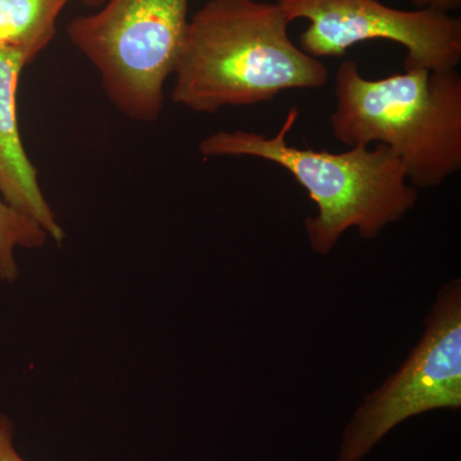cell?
Instances as JSON below:
<instances>
[{"label":"cell","instance_id":"6da1fadb","mask_svg":"<svg viewBox=\"0 0 461 461\" xmlns=\"http://www.w3.org/2000/svg\"><path fill=\"white\" fill-rule=\"evenodd\" d=\"M288 25L276 2L209 0L190 18L172 102L213 114L326 86L329 68L291 41Z\"/></svg>","mask_w":461,"mask_h":461},{"label":"cell","instance_id":"7a4b0ae2","mask_svg":"<svg viewBox=\"0 0 461 461\" xmlns=\"http://www.w3.org/2000/svg\"><path fill=\"white\" fill-rule=\"evenodd\" d=\"M299 109L288 111L276 135L247 130L217 131L199 144L203 157H249L267 160L290 173L317 205L315 217L305 220L312 250L327 256L350 229L360 238H377L415 208L418 190L409 184L399 158L384 145L314 150L287 141Z\"/></svg>","mask_w":461,"mask_h":461},{"label":"cell","instance_id":"3957f363","mask_svg":"<svg viewBox=\"0 0 461 461\" xmlns=\"http://www.w3.org/2000/svg\"><path fill=\"white\" fill-rule=\"evenodd\" d=\"M330 131L345 147L384 145L415 189H433L461 169V76L456 69H403L368 78L339 63Z\"/></svg>","mask_w":461,"mask_h":461},{"label":"cell","instance_id":"277c9868","mask_svg":"<svg viewBox=\"0 0 461 461\" xmlns=\"http://www.w3.org/2000/svg\"><path fill=\"white\" fill-rule=\"evenodd\" d=\"M190 0H107L74 18L67 35L100 76L117 111L135 122H156L165 107L189 29Z\"/></svg>","mask_w":461,"mask_h":461},{"label":"cell","instance_id":"5b68a950","mask_svg":"<svg viewBox=\"0 0 461 461\" xmlns=\"http://www.w3.org/2000/svg\"><path fill=\"white\" fill-rule=\"evenodd\" d=\"M461 408V285L439 291L414 350L364 399L342 433L336 461H363L402 421L437 409Z\"/></svg>","mask_w":461,"mask_h":461},{"label":"cell","instance_id":"8992f818","mask_svg":"<svg viewBox=\"0 0 461 461\" xmlns=\"http://www.w3.org/2000/svg\"><path fill=\"white\" fill-rule=\"evenodd\" d=\"M288 23L309 21L300 48L342 57L360 42L386 41L406 50L403 69L450 71L461 62V20L435 9H397L379 0H276Z\"/></svg>","mask_w":461,"mask_h":461},{"label":"cell","instance_id":"52a82bcc","mask_svg":"<svg viewBox=\"0 0 461 461\" xmlns=\"http://www.w3.org/2000/svg\"><path fill=\"white\" fill-rule=\"evenodd\" d=\"M32 58L0 48V194L9 205L41 224L50 240L62 245L66 232L45 199L38 169L27 156L17 117L21 75Z\"/></svg>","mask_w":461,"mask_h":461},{"label":"cell","instance_id":"ba28073f","mask_svg":"<svg viewBox=\"0 0 461 461\" xmlns=\"http://www.w3.org/2000/svg\"><path fill=\"white\" fill-rule=\"evenodd\" d=\"M71 0H0V48L32 60L53 41L57 21Z\"/></svg>","mask_w":461,"mask_h":461},{"label":"cell","instance_id":"9c48e42d","mask_svg":"<svg viewBox=\"0 0 461 461\" xmlns=\"http://www.w3.org/2000/svg\"><path fill=\"white\" fill-rule=\"evenodd\" d=\"M48 240L41 224L9 205L0 194V280L12 284L20 276L17 249H41Z\"/></svg>","mask_w":461,"mask_h":461},{"label":"cell","instance_id":"30bf717a","mask_svg":"<svg viewBox=\"0 0 461 461\" xmlns=\"http://www.w3.org/2000/svg\"><path fill=\"white\" fill-rule=\"evenodd\" d=\"M0 461H26L14 447V424L0 412Z\"/></svg>","mask_w":461,"mask_h":461},{"label":"cell","instance_id":"8fae6325","mask_svg":"<svg viewBox=\"0 0 461 461\" xmlns=\"http://www.w3.org/2000/svg\"><path fill=\"white\" fill-rule=\"evenodd\" d=\"M411 2L415 8L435 9V11L446 12V14H451V12L461 8V0H411Z\"/></svg>","mask_w":461,"mask_h":461},{"label":"cell","instance_id":"7c38bea8","mask_svg":"<svg viewBox=\"0 0 461 461\" xmlns=\"http://www.w3.org/2000/svg\"><path fill=\"white\" fill-rule=\"evenodd\" d=\"M84 5H89V7H102L107 0H80Z\"/></svg>","mask_w":461,"mask_h":461}]
</instances>
